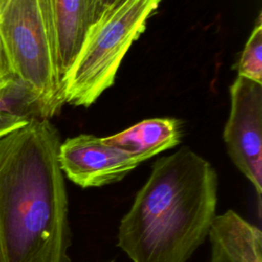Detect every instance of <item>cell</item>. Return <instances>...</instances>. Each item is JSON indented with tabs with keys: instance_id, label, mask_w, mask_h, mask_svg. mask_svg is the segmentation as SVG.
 Instances as JSON below:
<instances>
[{
	"instance_id": "6da1fadb",
	"label": "cell",
	"mask_w": 262,
	"mask_h": 262,
	"mask_svg": "<svg viewBox=\"0 0 262 262\" xmlns=\"http://www.w3.org/2000/svg\"><path fill=\"white\" fill-rule=\"evenodd\" d=\"M60 143L49 119L0 137V262H70Z\"/></svg>"
},
{
	"instance_id": "7a4b0ae2",
	"label": "cell",
	"mask_w": 262,
	"mask_h": 262,
	"mask_svg": "<svg viewBox=\"0 0 262 262\" xmlns=\"http://www.w3.org/2000/svg\"><path fill=\"white\" fill-rule=\"evenodd\" d=\"M218 175L183 146L158 159L121 219L118 247L132 262H187L216 217Z\"/></svg>"
},
{
	"instance_id": "3957f363",
	"label": "cell",
	"mask_w": 262,
	"mask_h": 262,
	"mask_svg": "<svg viewBox=\"0 0 262 262\" xmlns=\"http://www.w3.org/2000/svg\"><path fill=\"white\" fill-rule=\"evenodd\" d=\"M161 1L124 0L103 11L62 79L64 102L87 107L113 85L125 54Z\"/></svg>"
},
{
	"instance_id": "277c9868",
	"label": "cell",
	"mask_w": 262,
	"mask_h": 262,
	"mask_svg": "<svg viewBox=\"0 0 262 262\" xmlns=\"http://www.w3.org/2000/svg\"><path fill=\"white\" fill-rule=\"evenodd\" d=\"M0 38L13 76L56 114L64 103L48 0H0Z\"/></svg>"
},
{
	"instance_id": "5b68a950",
	"label": "cell",
	"mask_w": 262,
	"mask_h": 262,
	"mask_svg": "<svg viewBox=\"0 0 262 262\" xmlns=\"http://www.w3.org/2000/svg\"><path fill=\"white\" fill-rule=\"evenodd\" d=\"M228 155L262 195V84L237 76L230 87V113L223 131Z\"/></svg>"
},
{
	"instance_id": "8992f818",
	"label": "cell",
	"mask_w": 262,
	"mask_h": 262,
	"mask_svg": "<svg viewBox=\"0 0 262 262\" xmlns=\"http://www.w3.org/2000/svg\"><path fill=\"white\" fill-rule=\"evenodd\" d=\"M58 161L67 177L82 188L120 181L142 163L132 154L108 144L103 137L91 134L61 142Z\"/></svg>"
},
{
	"instance_id": "52a82bcc",
	"label": "cell",
	"mask_w": 262,
	"mask_h": 262,
	"mask_svg": "<svg viewBox=\"0 0 262 262\" xmlns=\"http://www.w3.org/2000/svg\"><path fill=\"white\" fill-rule=\"evenodd\" d=\"M57 70L61 80L78 56L93 24L102 14L100 0H48Z\"/></svg>"
},
{
	"instance_id": "ba28073f",
	"label": "cell",
	"mask_w": 262,
	"mask_h": 262,
	"mask_svg": "<svg viewBox=\"0 0 262 262\" xmlns=\"http://www.w3.org/2000/svg\"><path fill=\"white\" fill-rule=\"evenodd\" d=\"M208 237L209 262H262L261 230L233 210L216 215Z\"/></svg>"
},
{
	"instance_id": "9c48e42d",
	"label": "cell",
	"mask_w": 262,
	"mask_h": 262,
	"mask_svg": "<svg viewBox=\"0 0 262 262\" xmlns=\"http://www.w3.org/2000/svg\"><path fill=\"white\" fill-rule=\"evenodd\" d=\"M180 138V123L172 118L143 120L120 133L103 137L108 144L132 154L141 162L174 147Z\"/></svg>"
},
{
	"instance_id": "30bf717a",
	"label": "cell",
	"mask_w": 262,
	"mask_h": 262,
	"mask_svg": "<svg viewBox=\"0 0 262 262\" xmlns=\"http://www.w3.org/2000/svg\"><path fill=\"white\" fill-rule=\"evenodd\" d=\"M237 72V76L262 84V24L260 15L242 52Z\"/></svg>"
},
{
	"instance_id": "8fae6325",
	"label": "cell",
	"mask_w": 262,
	"mask_h": 262,
	"mask_svg": "<svg viewBox=\"0 0 262 262\" xmlns=\"http://www.w3.org/2000/svg\"><path fill=\"white\" fill-rule=\"evenodd\" d=\"M27 123L29 122L25 121L24 119L17 116L11 115L7 112L0 110V137L26 125Z\"/></svg>"
},
{
	"instance_id": "7c38bea8",
	"label": "cell",
	"mask_w": 262,
	"mask_h": 262,
	"mask_svg": "<svg viewBox=\"0 0 262 262\" xmlns=\"http://www.w3.org/2000/svg\"><path fill=\"white\" fill-rule=\"evenodd\" d=\"M12 77L13 74L6 55V51L0 38V84L9 80Z\"/></svg>"
},
{
	"instance_id": "4fadbf2b",
	"label": "cell",
	"mask_w": 262,
	"mask_h": 262,
	"mask_svg": "<svg viewBox=\"0 0 262 262\" xmlns=\"http://www.w3.org/2000/svg\"><path fill=\"white\" fill-rule=\"evenodd\" d=\"M122 1H124V0H100V5L102 8V11H104L105 9L111 8L113 6H116L117 4L121 3Z\"/></svg>"
},
{
	"instance_id": "5bb4252c",
	"label": "cell",
	"mask_w": 262,
	"mask_h": 262,
	"mask_svg": "<svg viewBox=\"0 0 262 262\" xmlns=\"http://www.w3.org/2000/svg\"><path fill=\"white\" fill-rule=\"evenodd\" d=\"M111 262H113V261H111Z\"/></svg>"
},
{
	"instance_id": "9a60e30c",
	"label": "cell",
	"mask_w": 262,
	"mask_h": 262,
	"mask_svg": "<svg viewBox=\"0 0 262 262\" xmlns=\"http://www.w3.org/2000/svg\"><path fill=\"white\" fill-rule=\"evenodd\" d=\"M1 84H2V83H1Z\"/></svg>"
}]
</instances>
